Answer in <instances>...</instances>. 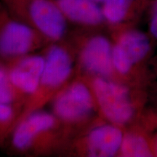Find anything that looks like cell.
<instances>
[{
  "instance_id": "cell-1",
  "label": "cell",
  "mask_w": 157,
  "mask_h": 157,
  "mask_svg": "<svg viewBox=\"0 0 157 157\" xmlns=\"http://www.w3.org/2000/svg\"><path fill=\"white\" fill-rule=\"evenodd\" d=\"M11 146L21 155L61 154L68 143L62 125L52 112L34 111L16 124L10 133Z\"/></svg>"
},
{
  "instance_id": "cell-2",
  "label": "cell",
  "mask_w": 157,
  "mask_h": 157,
  "mask_svg": "<svg viewBox=\"0 0 157 157\" xmlns=\"http://www.w3.org/2000/svg\"><path fill=\"white\" fill-rule=\"evenodd\" d=\"M45 65L36 91L27 98L15 124L34 111L43 109L76 76L74 49L66 41L51 43L44 48Z\"/></svg>"
},
{
  "instance_id": "cell-3",
  "label": "cell",
  "mask_w": 157,
  "mask_h": 157,
  "mask_svg": "<svg viewBox=\"0 0 157 157\" xmlns=\"http://www.w3.org/2000/svg\"><path fill=\"white\" fill-rule=\"evenodd\" d=\"M52 112L62 125L68 142L97 122L99 114L90 86L84 78L75 76L56 95Z\"/></svg>"
},
{
  "instance_id": "cell-4",
  "label": "cell",
  "mask_w": 157,
  "mask_h": 157,
  "mask_svg": "<svg viewBox=\"0 0 157 157\" xmlns=\"http://www.w3.org/2000/svg\"><path fill=\"white\" fill-rule=\"evenodd\" d=\"M12 15L28 24L48 42L65 40L68 22L55 0H7Z\"/></svg>"
},
{
  "instance_id": "cell-5",
  "label": "cell",
  "mask_w": 157,
  "mask_h": 157,
  "mask_svg": "<svg viewBox=\"0 0 157 157\" xmlns=\"http://www.w3.org/2000/svg\"><path fill=\"white\" fill-rule=\"evenodd\" d=\"M70 44L75 55L76 76L112 78L116 74L113 44L107 37L101 34H77Z\"/></svg>"
},
{
  "instance_id": "cell-6",
  "label": "cell",
  "mask_w": 157,
  "mask_h": 157,
  "mask_svg": "<svg viewBox=\"0 0 157 157\" xmlns=\"http://www.w3.org/2000/svg\"><path fill=\"white\" fill-rule=\"evenodd\" d=\"M82 78L90 86L98 112L103 119L121 127L132 121L135 108L130 90L125 84L112 78L97 76Z\"/></svg>"
},
{
  "instance_id": "cell-7",
  "label": "cell",
  "mask_w": 157,
  "mask_h": 157,
  "mask_svg": "<svg viewBox=\"0 0 157 157\" xmlns=\"http://www.w3.org/2000/svg\"><path fill=\"white\" fill-rule=\"evenodd\" d=\"M124 132L110 122H96L72 138L61 154L72 156L113 157L119 154Z\"/></svg>"
},
{
  "instance_id": "cell-8",
  "label": "cell",
  "mask_w": 157,
  "mask_h": 157,
  "mask_svg": "<svg viewBox=\"0 0 157 157\" xmlns=\"http://www.w3.org/2000/svg\"><path fill=\"white\" fill-rule=\"evenodd\" d=\"M50 44L36 30L13 15L0 22V58L7 63L34 53Z\"/></svg>"
},
{
  "instance_id": "cell-9",
  "label": "cell",
  "mask_w": 157,
  "mask_h": 157,
  "mask_svg": "<svg viewBox=\"0 0 157 157\" xmlns=\"http://www.w3.org/2000/svg\"><path fill=\"white\" fill-rule=\"evenodd\" d=\"M151 51L150 39L139 31L121 32L113 44V64L116 74L125 76Z\"/></svg>"
},
{
  "instance_id": "cell-10",
  "label": "cell",
  "mask_w": 157,
  "mask_h": 157,
  "mask_svg": "<svg viewBox=\"0 0 157 157\" xmlns=\"http://www.w3.org/2000/svg\"><path fill=\"white\" fill-rule=\"evenodd\" d=\"M44 65V52L26 55L7 63L12 84L26 99L38 87Z\"/></svg>"
},
{
  "instance_id": "cell-11",
  "label": "cell",
  "mask_w": 157,
  "mask_h": 157,
  "mask_svg": "<svg viewBox=\"0 0 157 157\" xmlns=\"http://www.w3.org/2000/svg\"><path fill=\"white\" fill-rule=\"evenodd\" d=\"M68 21L84 28H93L105 21L102 8L93 0H55Z\"/></svg>"
},
{
  "instance_id": "cell-12",
  "label": "cell",
  "mask_w": 157,
  "mask_h": 157,
  "mask_svg": "<svg viewBox=\"0 0 157 157\" xmlns=\"http://www.w3.org/2000/svg\"><path fill=\"white\" fill-rule=\"evenodd\" d=\"M25 101L26 98L21 95L12 84L7 65L0 62V101L17 108L21 112Z\"/></svg>"
},
{
  "instance_id": "cell-13",
  "label": "cell",
  "mask_w": 157,
  "mask_h": 157,
  "mask_svg": "<svg viewBox=\"0 0 157 157\" xmlns=\"http://www.w3.org/2000/svg\"><path fill=\"white\" fill-rule=\"evenodd\" d=\"M119 156L124 157H148L152 153L146 139L133 132L124 133Z\"/></svg>"
},
{
  "instance_id": "cell-14",
  "label": "cell",
  "mask_w": 157,
  "mask_h": 157,
  "mask_svg": "<svg viewBox=\"0 0 157 157\" xmlns=\"http://www.w3.org/2000/svg\"><path fill=\"white\" fill-rule=\"evenodd\" d=\"M134 0H105L102 7L105 21L112 25L122 23L128 15Z\"/></svg>"
},
{
  "instance_id": "cell-15",
  "label": "cell",
  "mask_w": 157,
  "mask_h": 157,
  "mask_svg": "<svg viewBox=\"0 0 157 157\" xmlns=\"http://www.w3.org/2000/svg\"><path fill=\"white\" fill-rule=\"evenodd\" d=\"M21 110L0 101V136L10 135L14 128Z\"/></svg>"
},
{
  "instance_id": "cell-16",
  "label": "cell",
  "mask_w": 157,
  "mask_h": 157,
  "mask_svg": "<svg viewBox=\"0 0 157 157\" xmlns=\"http://www.w3.org/2000/svg\"><path fill=\"white\" fill-rule=\"evenodd\" d=\"M149 29H150V32L152 36L157 39V1L155 2L154 8H153Z\"/></svg>"
},
{
  "instance_id": "cell-17",
  "label": "cell",
  "mask_w": 157,
  "mask_h": 157,
  "mask_svg": "<svg viewBox=\"0 0 157 157\" xmlns=\"http://www.w3.org/2000/svg\"><path fill=\"white\" fill-rule=\"evenodd\" d=\"M94 2H97V3H98V2H104L105 1V0H93Z\"/></svg>"
}]
</instances>
